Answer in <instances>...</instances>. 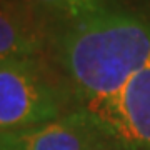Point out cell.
<instances>
[{
  "label": "cell",
  "instance_id": "obj_2",
  "mask_svg": "<svg viewBox=\"0 0 150 150\" xmlns=\"http://www.w3.org/2000/svg\"><path fill=\"white\" fill-rule=\"evenodd\" d=\"M60 115L59 92L37 60H0V132L35 127Z\"/></svg>",
  "mask_w": 150,
  "mask_h": 150
},
{
  "label": "cell",
  "instance_id": "obj_1",
  "mask_svg": "<svg viewBox=\"0 0 150 150\" xmlns=\"http://www.w3.org/2000/svg\"><path fill=\"white\" fill-rule=\"evenodd\" d=\"M57 52L77 95L90 103L115 93L150 65V25L97 7L70 18Z\"/></svg>",
  "mask_w": 150,
  "mask_h": 150
},
{
  "label": "cell",
  "instance_id": "obj_5",
  "mask_svg": "<svg viewBox=\"0 0 150 150\" xmlns=\"http://www.w3.org/2000/svg\"><path fill=\"white\" fill-rule=\"evenodd\" d=\"M42 48L37 28L7 0H0V60L33 59Z\"/></svg>",
  "mask_w": 150,
  "mask_h": 150
},
{
  "label": "cell",
  "instance_id": "obj_6",
  "mask_svg": "<svg viewBox=\"0 0 150 150\" xmlns=\"http://www.w3.org/2000/svg\"><path fill=\"white\" fill-rule=\"evenodd\" d=\"M32 7L42 13L64 18H74L83 12L97 8L100 0H27Z\"/></svg>",
  "mask_w": 150,
  "mask_h": 150
},
{
  "label": "cell",
  "instance_id": "obj_4",
  "mask_svg": "<svg viewBox=\"0 0 150 150\" xmlns=\"http://www.w3.org/2000/svg\"><path fill=\"white\" fill-rule=\"evenodd\" d=\"M102 132L83 110L35 127L0 132V150H97Z\"/></svg>",
  "mask_w": 150,
  "mask_h": 150
},
{
  "label": "cell",
  "instance_id": "obj_3",
  "mask_svg": "<svg viewBox=\"0 0 150 150\" xmlns=\"http://www.w3.org/2000/svg\"><path fill=\"white\" fill-rule=\"evenodd\" d=\"M102 135L127 150H150V65L115 93L83 105Z\"/></svg>",
  "mask_w": 150,
  "mask_h": 150
}]
</instances>
